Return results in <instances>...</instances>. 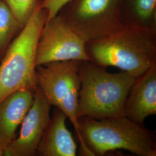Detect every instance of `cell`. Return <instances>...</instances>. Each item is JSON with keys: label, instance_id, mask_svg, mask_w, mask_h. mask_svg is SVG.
<instances>
[{"label": "cell", "instance_id": "obj_2", "mask_svg": "<svg viewBox=\"0 0 156 156\" xmlns=\"http://www.w3.org/2000/svg\"><path fill=\"white\" fill-rule=\"evenodd\" d=\"M78 117L102 119L125 116L129 91L137 78L126 72L108 73L90 61H80Z\"/></svg>", "mask_w": 156, "mask_h": 156}, {"label": "cell", "instance_id": "obj_4", "mask_svg": "<svg viewBox=\"0 0 156 156\" xmlns=\"http://www.w3.org/2000/svg\"><path fill=\"white\" fill-rule=\"evenodd\" d=\"M6 49L0 64V102L12 93L23 89L35 91L38 87L35 58L41 30L48 12L41 6Z\"/></svg>", "mask_w": 156, "mask_h": 156}, {"label": "cell", "instance_id": "obj_15", "mask_svg": "<svg viewBox=\"0 0 156 156\" xmlns=\"http://www.w3.org/2000/svg\"><path fill=\"white\" fill-rule=\"evenodd\" d=\"M70 0H42L41 6L48 12V19L56 16L62 8Z\"/></svg>", "mask_w": 156, "mask_h": 156}, {"label": "cell", "instance_id": "obj_12", "mask_svg": "<svg viewBox=\"0 0 156 156\" xmlns=\"http://www.w3.org/2000/svg\"><path fill=\"white\" fill-rule=\"evenodd\" d=\"M120 20L156 33V0H120Z\"/></svg>", "mask_w": 156, "mask_h": 156}, {"label": "cell", "instance_id": "obj_5", "mask_svg": "<svg viewBox=\"0 0 156 156\" xmlns=\"http://www.w3.org/2000/svg\"><path fill=\"white\" fill-rule=\"evenodd\" d=\"M79 60L51 62L36 67L38 86L51 106L60 109L73 124L80 142V155L94 156L84 145L79 131L78 112L81 83Z\"/></svg>", "mask_w": 156, "mask_h": 156}, {"label": "cell", "instance_id": "obj_10", "mask_svg": "<svg viewBox=\"0 0 156 156\" xmlns=\"http://www.w3.org/2000/svg\"><path fill=\"white\" fill-rule=\"evenodd\" d=\"M156 114V64L137 78L129 91L124 115L135 123L144 124L145 119Z\"/></svg>", "mask_w": 156, "mask_h": 156}, {"label": "cell", "instance_id": "obj_1", "mask_svg": "<svg viewBox=\"0 0 156 156\" xmlns=\"http://www.w3.org/2000/svg\"><path fill=\"white\" fill-rule=\"evenodd\" d=\"M86 51L95 64L139 78L156 64V33L123 24L112 33L87 41Z\"/></svg>", "mask_w": 156, "mask_h": 156}, {"label": "cell", "instance_id": "obj_8", "mask_svg": "<svg viewBox=\"0 0 156 156\" xmlns=\"http://www.w3.org/2000/svg\"><path fill=\"white\" fill-rule=\"evenodd\" d=\"M50 106L38 86L33 104L21 124L20 134L6 148L3 156H37L38 146L50 120Z\"/></svg>", "mask_w": 156, "mask_h": 156}, {"label": "cell", "instance_id": "obj_9", "mask_svg": "<svg viewBox=\"0 0 156 156\" xmlns=\"http://www.w3.org/2000/svg\"><path fill=\"white\" fill-rule=\"evenodd\" d=\"M34 91L20 90L0 102V156L16 137L17 129L33 104Z\"/></svg>", "mask_w": 156, "mask_h": 156}, {"label": "cell", "instance_id": "obj_13", "mask_svg": "<svg viewBox=\"0 0 156 156\" xmlns=\"http://www.w3.org/2000/svg\"><path fill=\"white\" fill-rule=\"evenodd\" d=\"M23 27L5 2L0 0V61Z\"/></svg>", "mask_w": 156, "mask_h": 156}, {"label": "cell", "instance_id": "obj_3", "mask_svg": "<svg viewBox=\"0 0 156 156\" xmlns=\"http://www.w3.org/2000/svg\"><path fill=\"white\" fill-rule=\"evenodd\" d=\"M79 131L84 144L95 156L125 150L138 156H156V136L144 124L126 116L95 119H78Z\"/></svg>", "mask_w": 156, "mask_h": 156}, {"label": "cell", "instance_id": "obj_11", "mask_svg": "<svg viewBox=\"0 0 156 156\" xmlns=\"http://www.w3.org/2000/svg\"><path fill=\"white\" fill-rule=\"evenodd\" d=\"M66 115L56 108L39 142L37 155L76 156L77 146L66 124Z\"/></svg>", "mask_w": 156, "mask_h": 156}, {"label": "cell", "instance_id": "obj_7", "mask_svg": "<svg viewBox=\"0 0 156 156\" xmlns=\"http://www.w3.org/2000/svg\"><path fill=\"white\" fill-rule=\"evenodd\" d=\"M86 41L58 15L45 23L37 47L36 67L51 62L90 61Z\"/></svg>", "mask_w": 156, "mask_h": 156}, {"label": "cell", "instance_id": "obj_14", "mask_svg": "<svg viewBox=\"0 0 156 156\" xmlns=\"http://www.w3.org/2000/svg\"><path fill=\"white\" fill-rule=\"evenodd\" d=\"M23 27L28 22L41 0H2Z\"/></svg>", "mask_w": 156, "mask_h": 156}, {"label": "cell", "instance_id": "obj_6", "mask_svg": "<svg viewBox=\"0 0 156 156\" xmlns=\"http://www.w3.org/2000/svg\"><path fill=\"white\" fill-rule=\"evenodd\" d=\"M120 7V0H70L57 15L87 42L122 26Z\"/></svg>", "mask_w": 156, "mask_h": 156}]
</instances>
